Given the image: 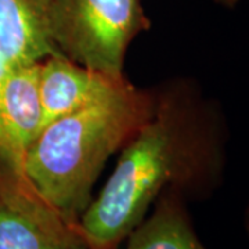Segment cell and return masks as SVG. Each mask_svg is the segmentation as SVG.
<instances>
[{
	"instance_id": "obj_9",
	"label": "cell",
	"mask_w": 249,
	"mask_h": 249,
	"mask_svg": "<svg viewBox=\"0 0 249 249\" xmlns=\"http://www.w3.org/2000/svg\"><path fill=\"white\" fill-rule=\"evenodd\" d=\"M213 1L223 6V7H226V9H234L240 3V0H213Z\"/></svg>"
},
{
	"instance_id": "obj_8",
	"label": "cell",
	"mask_w": 249,
	"mask_h": 249,
	"mask_svg": "<svg viewBox=\"0 0 249 249\" xmlns=\"http://www.w3.org/2000/svg\"><path fill=\"white\" fill-rule=\"evenodd\" d=\"M187 202L176 190L163 191L151 213L126 238V249H208L196 234Z\"/></svg>"
},
{
	"instance_id": "obj_6",
	"label": "cell",
	"mask_w": 249,
	"mask_h": 249,
	"mask_svg": "<svg viewBox=\"0 0 249 249\" xmlns=\"http://www.w3.org/2000/svg\"><path fill=\"white\" fill-rule=\"evenodd\" d=\"M124 79L126 76L111 78L86 68L60 53L47 55L40 61L39 71L43 127L88 106Z\"/></svg>"
},
{
	"instance_id": "obj_10",
	"label": "cell",
	"mask_w": 249,
	"mask_h": 249,
	"mask_svg": "<svg viewBox=\"0 0 249 249\" xmlns=\"http://www.w3.org/2000/svg\"><path fill=\"white\" fill-rule=\"evenodd\" d=\"M244 229H245V232L249 238V199L247 208H245V212H244Z\"/></svg>"
},
{
	"instance_id": "obj_2",
	"label": "cell",
	"mask_w": 249,
	"mask_h": 249,
	"mask_svg": "<svg viewBox=\"0 0 249 249\" xmlns=\"http://www.w3.org/2000/svg\"><path fill=\"white\" fill-rule=\"evenodd\" d=\"M154 108V91L127 79L40 130L28 148L22 173L67 219L78 223L93 199L107 160L122 150Z\"/></svg>"
},
{
	"instance_id": "obj_3",
	"label": "cell",
	"mask_w": 249,
	"mask_h": 249,
	"mask_svg": "<svg viewBox=\"0 0 249 249\" xmlns=\"http://www.w3.org/2000/svg\"><path fill=\"white\" fill-rule=\"evenodd\" d=\"M47 40L80 65L124 78L130 43L151 22L142 0H31Z\"/></svg>"
},
{
	"instance_id": "obj_5",
	"label": "cell",
	"mask_w": 249,
	"mask_h": 249,
	"mask_svg": "<svg viewBox=\"0 0 249 249\" xmlns=\"http://www.w3.org/2000/svg\"><path fill=\"white\" fill-rule=\"evenodd\" d=\"M40 61L19 65L0 89V166L19 173L28 148L43 127Z\"/></svg>"
},
{
	"instance_id": "obj_7",
	"label": "cell",
	"mask_w": 249,
	"mask_h": 249,
	"mask_svg": "<svg viewBox=\"0 0 249 249\" xmlns=\"http://www.w3.org/2000/svg\"><path fill=\"white\" fill-rule=\"evenodd\" d=\"M53 53L31 0H0V89L19 65Z\"/></svg>"
},
{
	"instance_id": "obj_4",
	"label": "cell",
	"mask_w": 249,
	"mask_h": 249,
	"mask_svg": "<svg viewBox=\"0 0 249 249\" xmlns=\"http://www.w3.org/2000/svg\"><path fill=\"white\" fill-rule=\"evenodd\" d=\"M0 249H89L71 222L29 183L0 166Z\"/></svg>"
},
{
	"instance_id": "obj_1",
	"label": "cell",
	"mask_w": 249,
	"mask_h": 249,
	"mask_svg": "<svg viewBox=\"0 0 249 249\" xmlns=\"http://www.w3.org/2000/svg\"><path fill=\"white\" fill-rule=\"evenodd\" d=\"M222 106L196 80L178 78L154 91L150 118L124 144L114 172L78 220L89 249H118L158 196L176 190L204 201L222 187L229 160Z\"/></svg>"
}]
</instances>
